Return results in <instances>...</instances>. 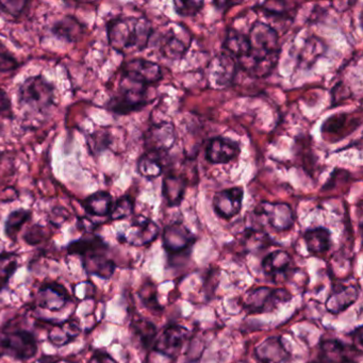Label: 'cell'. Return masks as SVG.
I'll return each instance as SVG.
<instances>
[{
    "instance_id": "cell-23",
    "label": "cell",
    "mask_w": 363,
    "mask_h": 363,
    "mask_svg": "<svg viewBox=\"0 0 363 363\" xmlns=\"http://www.w3.org/2000/svg\"><path fill=\"white\" fill-rule=\"evenodd\" d=\"M82 328L75 320H65V322L52 324L48 333L50 343L56 347H62L77 339Z\"/></svg>"
},
{
    "instance_id": "cell-9",
    "label": "cell",
    "mask_w": 363,
    "mask_h": 363,
    "mask_svg": "<svg viewBox=\"0 0 363 363\" xmlns=\"http://www.w3.org/2000/svg\"><path fill=\"white\" fill-rule=\"evenodd\" d=\"M237 71L238 63L235 58L227 52H220L208 65V82L216 90L228 88L235 82Z\"/></svg>"
},
{
    "instance_id": "cell-20",
    "label": "cell",
    "mask_w": 363,
    "mask_h": 363,
    "mask_svg": "<svg viewBox=\"0 0 363 363\" xmlns=\"http://www.w3.org/2000/svg\"><path fill=\"white\" fill-rule=\"evenodd\" d=\"M256 356L263 363H284L289 358L288 350L280 337H269L256 348Z\"/></svg>"
},
{
    "instance_id": "cell-42",
    "label": "cell",
    "mask_w": 363,
    "mask_h": 363,
    "mask_svg": "<svg viewBox=\"0 0 363 363\" xmlns=\"http://www.w3.org/2000/svg\"><path fill=\"white\" fill-rule=\"evenodd\" d=\"M11 113V101L7 92L0 88V116Z\"/></svg>"
},
{
    "instance_id": "cell-39",
    "label": "cell",
    "mask_w": 363,
    "mask_h": 363,
    "mask_svg": "<svg viewBox=\"0 0 363 363\" xmlns=\"http://www.w3.org/2000/svg\"><path fill=\"white\" fill-rule=\"evenodd\" d=\"M24 241L29 245H38L48 238V230L42 225L35 224L29 227L24 233Z\"/></svg>"
},
{
    "instance_id": "cell-47",
    "label": "cell",
    "mask_w": 363,
    "mask_h": 363,
    "mask_svg": "<svg viewBox=\"0 0 363 363\" xmlns=\"http://www.w3.org/2000/svg\"><path fill=\"white\" fill-rule=\"evenodd\" d=\"M40 363H76L73 362V361L69 360H54V358L52 357H44L42 358V360L40 361Z\"/></svg>"
},
{
    "instance_id": "cell-36",
    "label": "cell",
    "mask_w": 363,
    "mask_h": 363,
    "mask_svg": "<svg viewBox=\"0 0 363 363\" xmlns=\"http://www.w3.org/2000/svg\"><path fill=\"white\" fill-rule=\"evenodd\" d=\"M135 210V201L130 196H123L114 201L111 212L109 214L110 220H120L128 218Z\"/></svg>"
},
{
    "instance_id": "cell-5",
    "label": "cell",
    "mask_w": 363,
    "mask_h": 363,
    "mask_svg": "<svg viewBox=\"0 0 363 363\" xmlns=\"http://www.w3.org/2000/svg\"><path fill=\"white\" fill-rule=\"evenodd\" d=\"M127 84H122L120 90L107 103V108L112 113L118 116H128L140 111L148 104L147 88L123 79Z\"/></svg>"
},
{
    "instance_id": "cell-7",
    "label": "cell",
    "mask_w": 363,
    "mask_h": 363,
    "mask_svg": "<svg viewBox=\"0 0 363 363\" xmlns=\"http://www.w3.org/2000/svg\"><path fill=\"white\" fill-rule=\"evenodd\" d=\"M291 299L292 294L286 289L261 286L247 293L244 308L248 313H267L274 311L279 303H288Z\"/></svg>"
},
{
    "instance_id": "cell-2",
    "label": "cell",
    "mask_w": 363,
    "mask_h": 363,
    "mask_svg": "<svg viewBox=\"0 0 363 363\" xmlns=\"http://www.w3.org/2000/svg\"><path fill=\"white\" fill-rule=\"evenodd\" d=\"M109 246L99 235H90L71 242L67 252L82 258V265L88 275H95L103 279H109L116 272V265L108 258Z\"/></svg>"
},
{
    "instance_id": "cell-13",
    "label": "cell",
    "mask_w": 363,
    "mask_h": 363,
    "mask_svg": "<svg viewBox=\"0 0 363 363\" xmlns=\"http://www.w3.org/2000/svg\"><path fill=\"white\" fill-rule=\"evenodd\" d=\"M196 238L188 227L176 222L165 227L163 231V246L169 255H179L190 252Z\"/></svg>"
},
{
    "instance_id": "cell-28",
    "label": "cell",
    "mask_w": 363,
    "mask_h": 363,
    "mask_svg": "<svg viewBox=\"0 0 363 363\" xmlns=\"http://www.w3.org/2000/svg\"><path fill=\"white\" fill-rule=\"evenodd\" d=\"M291 264V257L284 250H275L267 255L262 261V269L267 276L276 277L284 273Z\"/></svg>"
},
{
    "instance_id": "cell-45",
    "label": "cell",
    "mask_w": 363,
    "mask_h": 363,
    "mask_svg": "<svg viewBox=\"0 0 363 363\" xmlns=\"http://www.w3.org/2000/svg\"><path fill=\"white\" fill-rule=\"evenodd\" d=\"M350 337L354 341V346H357L361 350V347H362V327L359 326L358 328L354 329L350 333Z\"/></svg>"
},
{
    "instance_id": "cell-37",
    "label": "cell",
    "mask_w": 363,
    "mask_h": 363,
    "mask_svg": "<svg viewBox=\"0 0 363 363\" xmlns=\"http://www.w3.org/2000/svg\"><path fill=\"white\" fill-rule=\"evenodd\" d=\"M203 5H205L203 1H194V0H184V1L177 0L174 3L176 13L178 16H184V18L196 16Z\"/></svg>"
},
{
    "instance_id": "cell-19",
    "label": "cell",
    "mask_w": 363,
    "mask_h": 363,
    "mask_svg": "<svg viewBox=\"0 0 363 363\" xmlns=\"http://www.w3.org/2000/svg\"><path fill=\"white\" fill-rule=\"evenodd\" d=\"M360 289L356 284L335 286L326 301L327 311L339 314L354 305L358 301Z\"/></svg>"
},
{
    "instance_id": "cell-4",
    "label": "cell",
    "mask_w": 363,
    "mask_h": 363,
    "mask_svg": "<svg viewBox=\"0 0 363 363\" xmlns=\"http://www.w3.org/2000/svg\"><path fill=\"white\" fill-rule=\"evenodd\" d=\"M38 354L35 335L24 329H4L0 333V356L29 360Z\"/></svg>"
},
{
    "instance_id": "cell-46",
    "label": "cell",
    "mask_w": 363,
    "mask_h": 363,
    "mask_svg": "<svg viewBox=\"0 0 363 363\" xmlns=\"http://www.w3.org/2000/svg\"><path fill=\"white\" fill-rule=\"evenodd\" d=\"M241 4L242 3H237V1H218V3H213V5L220 8V9H228L229 7L241 5Z\"/></svg>"
},
{
    "instance_id": "cell-26",
    "label": "cell",
    "mask_w": 363,
    "mask_h": 363,
    "mask_svg": "<svg viewBox=\"0 0 363 363\" xmlns=\"http://www.w3.org/2000/svg\"><path fill=\"white\" fill-rule=\"evenodd\" d=\"M308 252L312 255H320L326 252L331 246V233L324 227L308 229L303 233Z\"/></svg>"
},
{
    "instance_id": "cell-29",
    "label": "cell",
    "mask_w": 363,
    "mask_h": 363,
    "mask_svg": "<svg viewBox=\"0 0 363 363\" xmlns=\"http://www.w3.org/2000/svg\"><path fill=\"white\" fill-rule=\"evenodd\" d=\"M326 50V44L318 37L306 40L299 54V63L303 67H310Z\"/></svg>"
},
{
    "instance_id": "cell-34",
    "label": "cell",
    "mask_w": 363,
    "mask_h": 363,
    "mask_svg": "<svg viewBox=\"0 0 363 363\" xmlns=\"http://www.w3.org/2000/svg\"><path fill=\"white\" fill-rule=\"evenodd\" d=\"M18 269V256L11 252L0 254V291L9 284L10 278Z\"/></svg>"
},
{
    "instance_id": "cell-40",
    "label": "cell",
    "mask_w": 363,
    "mask_h": 363,
    "mask_svg": "<svg viewBox=\"0 0 363 363\" xmlns=\"http://www.w3.org/2000/svg\"><path fill=\"white\" fill-rule=\"evenodd\" d=\"M18 60L7 52H0V74L12 73L18 69Z\"/></svg>"
},
{
    "instance_id": "cell-33",
    "label": "cell",
    "mask_w": 363,
    "mask_h": 363,
    "mask_svg": "<svg viewBox=\"0 0 363 363\" xmlns=\"http://www.w3.org/2000/svg\"><path fill=\"white\" fill-rule=\"evenodd\" d=\"M242 245L246 252H252L255 250H263L271 243V239L267 233L256 229H246L242 235Z\"/></svg>"
},
{
    "instance_id": "cell-14",
    "label": "cell",
    "mask_w": 363,
    "mask_h": 363,
    "mask_svg": "<svg viewBox=\"0 0 363 363\" xmlns=\"http://www.w3.org/2000/svg\"><path fill=\"white\" fill-rule=\"evenodd\" d=\"M176 130L172 123L162 122L152 125L145 135V147L147 152H169L175 145Z\"/></svg>"
},
{
    "instance_id": "cell-24",
    "label": "cell",
    "mask_w": 363,
    "mask_h": 363,
    "mask_svg": "<svg viewBox=\"0 0 363 363\" xmlns=\"http://www.w3.org/2000/svg\"><path fill=\"white\" fill-rule=\"evenodd\" d=\"M186 182L177 174L169 173L165 176L162 184V194L169 207H177L184 201Z\"/></svg>"
},
{
    "instance_id": "cell-43",
    "label": "cell",
    "mask_w": 363,
    "mask_h": 363,
    "mask_svg": "<svg viewBox=\"0 0 363 363\" xmlns=\"http://www.w3.org/2000/svg\"><path fill=\"white\" fill-rule=\"evenodd\" d=\"M89 363H118L116 359L112 358L107 352L104 350H97L93 354L92 358Z\"/></svg>"
},
{
    "instance_id": "cell-18",
    "label": "cell",
    "mask_w": 363,
    "mask_h": 363,
    "mask_svg": "<svg viewBox=\"0 0 363 363\" xmlns=\"http://www.w3.org/2000/svg\"><path fill=\"white\" fill-rule=\"evenodd\" d=\"M239 143L228 138H213L208 144L206 158L213 164H225L239 156Z\"/></svg>"
},
{
    "instance_id": "cell-8",
    "label": "cell",
    "mask_w": 363,
    "mask_h": 363,
    "mask_svg": "<svg viewBox=\"0 0 363 363\" xmlns=\"http://www.w3.org/2000/svg\"><path fill=\"white\" fill-rule=\"evenodd\" d=\"M193 38L186 27L182 24H172L163 33L160 40V52L172 61L184 58L190 48Z\"/></svg>"
},
{
    "instance_id": "cell-25",
    "label": "cell",
    "mask_w": 363,
    "mask_h": 363,
    "mask_svg": "<svg viewBox=\"0 0 363 363\" xmlns=\"http://www.w3.org/2000/svg\"><path fill=\"white\" fill-rule=\"evenodd\" d=\"M113 203V199L109 192L99 191L86 197L82 201V207L90 216L103 218V216H109Z\"/></svg>"
},
{
    "instance_id": "cell-12",
    "label": "cell",
    "mask_w": 363,
    "mask_h": 363,
    "mask_svg": "<svg viewBox=\"0 0 363 363\" xmlns=\"http://www.w3.org/2000/svg\"><path fill=\"white\" fill-rule=\"evenodd\" d=\"M256 214L262 216L277 231L289 230L294 225V213L288 203L263 201L256 208Z\"/></svg>"
},
{
    "instance_id": "cell-10",
    "label": "cell",
    "mask_w": 363,
    "mask_h": 363,
    "mask_svg": "<svg viewBox=\"0 0 363 363\" xmlns=\"http://www.w3.org/2000/svg\"><path fill=\"white\" fill-rule=\"evenodd\" d=\"M122 74L123 79L146 88L160 82L163 77L160 65L145 59H133L123 63Z\"/></svg>"
},
{
    "instance_id": "cell-6",
    "label": "cell",
    "mask_w": 363,
    "mask_h": 363,
    "mask_svg": "<svg viewBox=\"0 0 363 363\" xmlns=\"http://www.w3.org/2000/svg\"><path fill=\"white\" fill-rule=\"evenodd\" d=\"M250 45L248 60L261 61L272 57H279V39L275 29L262 22H256L247 35Z\"/></svg>"
},
{
    "instance_id": "cell-1",
    "label": "cell",
    "mask_w": 363,
    "mask_h": 363,
    "mask_svg": "<svg viewBox=\"0 0 363 363\" xmlns=\"http://www.w3.org/2000/svg\"><path fill=\"white\" fill-rule=\"evenodd\" d=\"M152 33V24L146 18H114L107 23L109 45L123 55L145 50Z\"/></svg>"
},
{
    "instance_id": "cell-17",
    "label": "cell",
    "mask_w": 363,
    "mask_h": 363,
    "mask_svg": "<svg viewBox=\"0 0 363 363\" xmlns=\"http://www.w3.org/2000/svg\"><path fill=\"white\" fill-rule=\"evenodd\" d=\"M243 199L244 190L241 186L220 191L213 197L214 210L220 218L229 220L240 213Z\"/></svg>"
},
{
    "instance_id": "cell-31",
    "label": "cell",
    "mask_w": 363,
    "mask_h": 363,
    "mask_svg": "<svg viewBox=\"0 0 363 363\" xmlns=\"http://www.w3.org/2000/svg\"><path fill=\"white\" fill-rule=\"evenodd\" d=\"M30 210L18 209L12 211L8 216L5 223V233L8 239L16 242L18 239V233L22 230L23 226L31 218Z\"/></svg>"
},
{
    "instance_id": "cell-30",
    "label": "cell",
    "mask_w": 363,
    "mask_h": 363,
    "mask_svg": "<svg viewBox=\"0 0 363 363\" xmlns=\"http://www.w3.org/2000/svg\"><path fill=\"white\" fill-rule=\"evenodd\" d=\"M138 172L146 179H155L163 173V165L159 154L147 152L138 160Z\"/></svg>"
},
{
    "instance_id": "cell-27",
    "label": "cell",
    "mask_w": 363,
    "mask_h": 363,
    "mask_svg": "<svg viewBox=\"0 0 363 363\" xmlns=\"http://www.w3.org/2000/svg\"><path fill=\"white\" fill-rule=\"evenodd\" d=\"M224 48L227 54L239 60H243L250 55V45L247 35H243L237 29H228L224 42Z\"/></svg>"
},
{
    "instance_id": "cell-16",
    "label": "cell",
    "mask_w": 363,
    "mask_h": 363,
    "mask_svg": "<svg viewBox=\"0 0 363 363\" xmlns=\"http://www.w3.org/2000/svg\"><path fill=\"white\" fill-rule=\"evenodd\" d=\"M71 301L69 292L58 282L43 284L38 291L35 303L42 309L58 312Z\"/></svg>"
},
{
    "instance_id": "cell-35",
    "label": "cell",
    "mask_w": 363,
    "mask_h": 363,
    "mask_svg": "<svg viewBox=\"0 0 363 363\" xmlns=\"http://www.w3.org/2000/svg\"><path fill=\"white\" fill-rule=\"evenodd\" d=\"M131 327H133L135 335L140 337L144 346L152 345L156 341L157 328L150 320L143 318H135Z\"/></svg>"
},
{
    "instance_id": "cell-22",
    "label": "cell",
    "mask_w": 363,
    "mask_h": 363,
    "mask_svg": "<svg viewBox=\"0 0 363 363\" xmlns=\"http://www.w3.org/2000/svg\"><path fill=\"white\" fill-rule=\"evenodd\" d=\"M350 357V350L339 340H327L320 345V354L316 363H354Z\"/></svg>"
},
{
    "instance_id": "cell-21",
    "label": "cell",
    "mask_w": 363,
    "mask_h": 363,
    "mask_svg": "<svg viewBox=\"0 0 363 363\" xmlns=\"http://www.w3.org/2000/svg\"><path fill=\"white\" fill-rule=\"evenodd\" d=\"M86 26L73 16H67L55 23L52 27L54 37L67 43H76L84 37Z\"/></svg>"
},
{
    "instance_id": "cell-38",
    "label": "cell",
    "mask_w": 363,
    "mask_h": 363,
    "mask_svg": "<svg viewBox=\"0 0 363 363\" xmlns=\"http://www.w3.org/2000/svg\"><path fill=\"white\" fill-rule=\"evenodd\" d=\"M28 3L20 0H10V1H0V12L11 18H18L26 11Z\"/></svg>"
},
{
    "instance_id": "cell-11",
    "label": "cell",
    "mask_w": 363,
    "mask_h": 363,
    "mask_svg": "<svg viewBox=\"0 0 363 363\" xmlns=\"http://www.w3.org/2000/svg\"><path fill=\"white\" fill-rule=\"evenodd\" d=\"M159 226L145 216H139L133 218V223L126 230L118 233V240L121 243L129 244L135 247H141L152 243L159 235Z\"/></svg>"
},
{
    "instance_id": "cell-44",
    "label": "cell",
    "mask_w": 363,
    "mask_h": 363,
    "mask_svg": "<svg viewBox=\"0 0 363 363\" xmlns=\"http://www.w3.org/2000/svg\"><path fill=\"white\" fill-rule=\"evenodd\" d=\"M77 227L80 230L93 233L96 229L97 224L94 220L86 218V216H80V218H78Z\"/></svg>"
},
{
    "instance_id": "cell-32",
    "label": "cell",
    "mask_w": 363,
    "mask_h": 363,
    "mask_svg": "<svg viewBox=\"0 0 363 363\" xmlns=\"http://www.w3.org/2000/svg\"><path fill=\"white\" fill-rule=\"evenodd\" d=\"M86 144L93 156L99 157L112 144V135L107 128H101L86 135Z\"/></svg>"
},
{
    "instance_id": "cell-15",
    "label": "cell",
    "mask_w": 363,
    "mask_h": 363,
    "mask_svg": "<svg viewBox=\"0 0 363 363\" xmlns=\"http://www.w3.org/2000/svg\"><path fill=\"white\" fill-rule=\"evenodd\" d=\"M190 337V331L180 325H171L162 331L154 344V350L167 357H176Z\"/></svg>"
},
{
    "instance_id": "cell-3",
    "label": "cell",
    "mask_w": 363,
    "mask_h": 363,
    "mask_svg": "<svg viewBox=\"0 0 363 363\" xmlns=\"http://www.w3.org/2000/svg\"><path fill=\"white\" fill-rule=\"evenodd\" d=\"M56 88L42 75L27 78L18 92V105L28 114L45 116L55 105Z\"/></svg>"
},
{
    "instance_id": "cell-41",
    "label": "cell",
    "mask_w": 363,
    "mask_h": 363,
    "mask_svg": "<svg viewBox=\"0 0 363 363\" xmlns=\"http://www.w3.org/2000/svg\"><path fill=\"white\" fill-rule=\"evenodd\" d=\"M69 213L65 208L55 207L50 216V222L55 227H60L69 218Z\"/></svg>"
}]
</instances>
